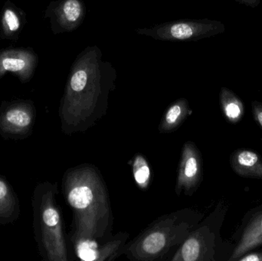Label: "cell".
I'll list each match as a JSON object with an SVG mask.
<instances>
[{
    "instance_id": "1",
    "label": "cell",
    "mask_w": 262,
    "mask_h": 261,
    "mask_svg": "<svg viewBox=\"0 0 262 261\" xmlns=\"http://www.w3.org/2000/svg\"><path fill=\"white\" fill-rule=\"evenodd\" d=\"M118 74L101 49L89 46L71 67L61 98L59 116L66 134L85 133L107 114Z\"/></svg>"
},
{
    "instance_id": "2",
    "label": "cell",
    "mask_w": 262,
    "mask_h": 261,
    "mask_svg": "<svg viewBox=\"0 0 262 261\" xmlns=\"http://www.w3.org/2000/svg\"><path fill=\"white\" fill-rule=\"evenodd\" d=\"M62 191L73 212L71 241L75 253L112 237L113 211L107 184L98 167L84 163L66 170Z\"/></svg>"
},
{
    "instance_id": "3",
    "label": "cell",
    "mask_w": 262,
    "mask_h": 261,
    "mask_svg": "<svg viewBox=\"0 0 262 261\" xmlns=\"http://www.w3.org/2000/svg\"><path fill=\"white\" fill-rule=\"evenodd\" d=\"M202 218L201 213L190 208L163 215L126 244L123 255L132 261L163 260L185 242Z\"/></svg>"
},
{
    "instance_id": "4",
    "label": "cell",
    "mask_w": 262,
    "mask_h": 261,
    "mask_svg": "<svg viewBox=\"0 0 262 261\" xmlns=\"http://www.w3.org/2000/svg\"><path fill=\"white\" fill-rule=\"evenodd\" d=\"M56 185L45 182L37 187L33 199L34 227L41 254L46 260L69 261L64 222L55 196Z\"/></svg>"
},
{
    "instance_id": "5",
    "label": "cell",
    "mask_w": 262,
    "mask_h": 261,
    "mask_svg": "<svg viewBox=\"0 0 262 261\" xmlns=\"http://www.w3.org/2000/svg\"><path fill=\"white\" fill-rule=\"evenodd\" d=\"M226 26L221 21L208 19H180L137 29L138 35L156 40L169 41H194L223 33Z\"/></svg>"
},
{
    "instance_id": "6",
    "label": "cell",
    "mask_w": 262,
    "mask_h": 261,
    "mask_svg": "<svg viewBox=\"0 0 262 261\" xmlns=\"http://www.w3.org/2000/svg\"><path fill=\"white\" fill-rule=\"evenodd\" d=\"M203 178V162L201 153L195 143L186 141L182 148L179 162L175 192L192 196L200 188Z\"/></svg>"
},
{
    "instance_id": "7",
    "label": "cell",
    "mask_w": 262,
    "mask_h": 261,
    "mask_svg": "<svg viewBox=\"0 0 262 261\" xmlns=\"http://www.w3.org/2000/svg\"><path fill=\"white\" fill-rule=\"evenodd\" d=\"M215 234L211 229L209 222L195 227L185 242L176 250L171 261L214 260L215 255Z\"/></svg>"
},
{
    "instance_id": "8",
    "label": "cell",
    "mask_w": 262,
    "mask_h": 261,
    "mask_svg": "<svg viewBox=\"0 0 262 261\" xmlns=\"http://www.w3.org/2000/svg\"><path fill=\"white\" fill-rule=\"evenodd\" d=\"M85 15L83 0H57L48 6L45 18H49L52 32L58 35L76 30L82 24Z\"/></svg>"
},
{
    "instance_id": "9",
    "label": "cell",
    "mask_w": 262,
    "mask_h": 261,
    "mask_svg": "<svg viewBox=\"0 0 262 261\" xmlns=\"http://www.w3.org/2000/svg\"><path fill=\"white\" fill-rule=\"evenodd\" d=\"M38 56L32 48H8L0 50V79L10 72L26 83L35 75Z\"/></svg>"
},
{
    "instance_id": "10",
    "label": "cell",
    "mask_w": 262,
    "mask_h": 261,
    "mask_svg": "<svg viewBox=\"0 0 262 261\" xmlns=\"http://www.w3.org/2000/svg\"><path fill=\"white\" fill-rule=\"evenodd\" d=\"M229 260H236L252 250L262 246V205L249 211L238 230V237Z\"/></svg>"
},
{
    "instance_id": "11",
    "label": "cell",
    "mask_w": 262,
    "mask_h": 261,
    "mask_svg": "<svg viewBox=\"0 0 262 261\" xmlns=\"http://www.w3.org/2000/svg\"><path fill=\"white\" fill-rule=\"evenodd\" d=\"M35 110L29 101H17L8 105L0 114V129L10 134H23L32 127Z\"/></svg>"
},
{
    "instance_id": "12",
    "label": "cell",
    "mask_w": 262,
    "mask_h": 261,
    "mask_svg": "<svg viewBox=\"0 0 262 261\" xmlns=\"http://www.w3.org/2000/svg\"><path fill=\"white\" fill-rule=\"evenodd\" d=\"M128 239V233H117L105 242L83 248L76 254L81 259L89 254V260L113 261L123 255V249Z\"/></svg>"
},
{
    "instance_id": "13",
    "label": "cell",
    "mask_w": 262,
    "mask_h": 261,
    "mask_svg": "<svg viewBox=\"0 0 262 261\" xmlns=\"http://www.w3.org/2000/svg\"><path fill=\"white\" fill-rule=\"evenodd\" d=\"M231 167L238 176L248 179H262V158L256 152L238 149L229 158Z\"/></svg>"
},
{
    "instance_id": "14",
    "label": "cell",
    "mask_w": 262,
    "mask_h": 261,
    "mask_svg": "<svg viewBox=\"0 0 262 261\" xmlns=\"http://www.w3.org/2000/svg\"><path fill=\"white\" fill-rule=\"evenodd\" d=\"M26 23V13L12 2L7 0L0 16V38L16 41Z\"/></svg>"
},
{
    "instance_id": "15",
    "label": "cell",
    "mask_w": 262,
    "mask_h": 261,
    "mask_svg": "<svg viewBox=\"0 0 262 261\" xmlns=\"http://www.w3.org/2000/svg\"><path fill=\"white\" fill-rule=\"evenodd\" d=\"M189 101L186 98H179L166 108L159 124L160 133H171L177 131L192 114Z\"/></svg>"
},
{
    "instance_id": "16",
    "label": "cell",
    "mask_w": 262,
    "mask_h": 261,
    "mask_svg": "<svg viewBox=\"0 0 262 261\" xmlns=\"http://www.w3.org/2000/svg\"><path fill=\"white\" fill-rule=\"evenodd\" d=\"M220 104L223 115L228 122L238 124L243 120L246 112L244 104L235 93L227 87H222L220 93Z\"/></svg>"
},
{
    "instance_id": "17",
    "label": "cell",
    "mask_w": 262,
    "mask_h": 261,
    "mask_svg": "<svg viewBox=\"0 0 262 261\" xmlns=\"http://www.w3.org/2000/svg\"><path fill=\"white\" fill-rule=\"evenodd\" d=\"M133 176L137 186L142 191H146L152 182V170L143 155L137 153L131 160Z\"/></svg>"
},
{
    "instance_id": "18",
    "label": "cell",
    "mask_w": 262,
    "mask_h": 261,
    "mask_svg": "<svg viewBox=\"0 0 262 261\" xmlns=\"http://www.w3.org/2000/svg\"><path fill=\"white\" fill-rule=\"evenodd\" d=\"M15 208V199L9 185L0 179V217H9Z\"/></svg>"
},
{
    "instance_id": "19",
    "label": "cell",
    "mask_w": 262,
    "mask_h": 261,
    "mask_svg": "<svg viewBox=\"0 0 262 261\" xmlns=\"http://www.w3.org/2000/svg\"><path fill=\"white\" fill-rule=\"evenodd\" d=\"M252 114L255 122L262 129V102L254 101L252 102Z\"/></svg>"
},
{
    "instance_id": "20",
    "label": "cell",
    "mask_w": 262,
    "mask_h": 261,
    "mask_svg": "<svg viewBox=\"0 0 262 261\" xmlns=\"http://www.w3.org/2000/svg\"><path fill=\"white\" fill-rule=\"evenodd\" d=\"M239 261H262V251L259 252L249 253L237 259Z\"/></svg>"
},
{
    "instance_id": "21",
    "label": "cell",
    "mask_w": 262,
    "mask_h": 261,
    "mask_svg": "<svg viewBox=\"0 0 262 261\" xmlns=\"http://www.w3.org/2000/svg\"><path fill=\"white\" fill-rule=\"evenodd\" d=\"M235 1L245 5V6L252 8L257 7L260 3V0H235Z\"/></svg>"
}]
</instances>
